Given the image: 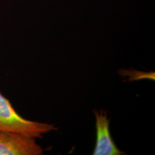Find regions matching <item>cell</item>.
Listing matches in <instances>:
<instances>
[{
  "label": "cell",
  "mask_w": 155,
  "mask_h": 155,
  "mask_svg": "<svg viewBox=\"0 0 155 155\" xmlns=\"http://www.w3.org/2000/svg\"><path fill=\"white\" fill-rule=\"evenodd\" d=\"M0 130L20 133L35 139L57 130L55 125L28 120L20 116L0 91Z\"/></svg>",
  "instance_id": "6da1fadb"
},
{
  "label": "cell",
  "mask_w": 155,
  "mask_h": 155,
  "mask_svg": "<svg viewBox=\"0 0 155 155\" xmlns=\"http://www.w3.org/2000/svg\"><path fill=\"white\" fill-rule=\"evenodd\" d=\"M36 139L20 133L0 130V155H41Z\"/></svg>",
  "instance_id": "7a4b0ae2"
},
{
  "label": "cell",
  "mask_w": 155,
  "mask_h": 155,
  "mask_svg": "<svg viewBox=\"0 0 155 155\" xmlns=\"http://www.w3.org/2000/svg\"><path fill=\"white\" fill-rule=\"evenodd\" d=\"M96 119L97 141L94 155H125L114 143L109 131L110 119L107 117V111L102 109L94 110Z\"/></svg>",
  "instance_id": "3957f363"
}]
</instances>
